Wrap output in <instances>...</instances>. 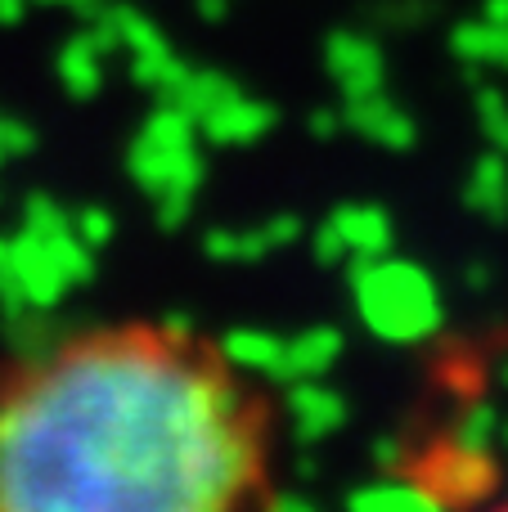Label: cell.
Returning a JSON list of instances; mask_svg holds the SVG:
<instances>
[{
  "mask_svg": "<svg viewBox=\"0 0 508 512\" xmlns=\"http://www.w3.org/2000/svg\"><path fill=\"white\" fill-rule=\"evenodd\" d=\"M257 477L252 396L162 328L63 342L0 396V512H216Z\"/></svg>",
  "mask_w": 508,
  "mask_h": 512,
  "instance_id": "cell-1",
  "label": "cell"
},
{
  "mask_svg": "<svg viewBox=\"0 0 508 512\" xmlns=\"http://www.w3.org/2000/svg\"><path fill=\"white\" fill-rule=\"evenodd\" d=\"M347 279L356 292L360 324L392 346H419L441 328L437 279L419 261L401 256H351Z\"/></svg>",
  "mask_w": 508,
  "mask_h": 512,
  "instance_id": "cell-2",
  "label": "cell"
},
{
  "mask_svg": "<svg viewBox=\"0 0 508 512\" xmlns=\"http://www.w3.org/2000/svg\"><path fill=\"white\" fill-rule=\"evenodd\" d=\"M126 171H131V180L149 198L167 194V189H180V194L198 198V189H203V180H207V162H203V153H198V144L176 149V144L149 140L144 131L135 135V144L126 149Z\"/></svg>",
  "mask_w": 508,
  "mask_h": 512,
  "instance_id": "cell-3",
  "label": "cell"
},
{
  "mask_svg": "<svg viewBox=\"0 0 508 512\" xmlns=\"http://www.w3.org/2000/svg\"><path fill=\"white\" fill-rule=\"evenodd\" d=\"M324 68L342 99H365L387 90V54L369 32H329L324 41Z\"/></svg>",
  "mask_w": 508,
  "mask_h": 512,
  "instance_id": "cell-4",
  "label": "cell"
},
{
  "mask_svg": "<svg viewBox=\"0 0 508 512\" xmlns=\"http://www.w3.org/2000/svg\"><path fill=\"white\" fill-rule=\"evenodd\" d=\"M284 414H288V427H293L297 445H320L324 436H333V432L347 427L351 409H347V396L333 391L329 382L302 378V382H288Z\"/></svg>",
  "mask_w": 508,
  "mask_h": 512,
  "instance_id": "cell-5",
  "label": "cell"
},
{
  "mask_svg": "<svg viewBox=\"0 0 508 512\" xmlns=\"http://www.w3.org/2000/svg\"><path fill=\"white\" fill-rule=\"evenodd\" d=\"M9 261H14L18 297H23L27 306H41V310L63 306L72 283H68V274L59 270V261H54L50 243L27 234V230H18V234H9Z\"/></svg>",
  "mask_w": 508,
  "mask_h": 512,
  "instance_id": "cell-6",
  "label": "cell"
},
{
  "mask_svg": "<svg viewBox=\"0 0 508 512\" xmlns=\"http://www.w3.org/2000/svg\"><path fill=\"white\" fill-rule=\"evenodd\" d=\"M342 113H347V131H356L360 140L378 144V149H387V153H410L414 144H419L414 117L405 113L396 99H387V90L365 95V99H347Z\"/></svg>",
  "mask_w": 508,
  "mask_h": 512,
  "instance_id": "cell-7",
  "label": "cell"
},
{
  "mask_svg": "<svg viewBox=\"0 0 508 512\" xmlns=\"http://www.w3.org/2000/svg\"><path fill=\"white\" fill-rule=\"evenodd\" d=\"M342 351H347L342 328H333V324L302 328L297 337H284V355H279L270 382L288 387V382H302V378H324V373L342 360Z\"/></svg>",
  "mask_w": 508,
  "mask_h": 512,
  "instance_id": "cell-8",
  "label": "cell"
},
{
  "mask_svg": "<svg viewBox=\"0 0 508 512\" xmlns=\"http://www.w3.org/2000/svg\"><path fill=\"white\" fill-rule=\"evenodd\" d=\"M275 122H279L275 104L252 99L239 90V95H230L225 104H216L207 117H198V131L212 144H221V149H239V144H257L266 131H275Z\"/></svg>",
  "mask_w": 508,
  "mask_h": 512,
  "instance_id": "cell-9",
  "label": "cell"
},
{
  "mask_svg": "<svg viewBox=\"0 0 508 512\" xmlns=\"http://www.w3.org/2000/svg\"><path fill=\"white\" fill-rule=\"evenodd\" d=\"M347 508H356V512H432V508H441V499L423 477L410 481V477H401V472H392V477H374V481H365V486H356L347 495Z\"/></svg>",
  "mask_w": 508,
  "mask_h": 512,
  "instance_id": "cell-10",
  "label": "cell"
},
{
  "mask_svg": "<svg viewBox=\"0 0 508 512\" xmlns=\"http://www.w3.org/2000/svg\"><path fill=\"white\" fill-rule=\"evenodd\" d=\"M338 221L342 239H347L351 256H387L392 252V239H396V225L387 216V207L378 203H347L333 212Z\"/></svg>",
  "mask_w": 508,
  "mask_h": 512,
  "instance_id": "cell-11",
  "label": "cell"
},
{
  "mask_svg": "<svg viewBox=\"0 0 508 512\" xmlns=\"http://www.w3.org/2000/svg\"><path fill=\"white\" fill-rule=\"evenodd\" d=\"M450 54L468 68H508V23L491 18H468L450 32Z\"/></svg>",
  "mask_w": 508,
  "mask_h": 512,
  "instance_id": "cell-12",
  "label": "cell"
},
{
  "mask_svg": "<svg viewBox=\"0 0 508 512\" xmlns=\"http://www.w3.org/2000/svg\"><path fill=\"white\" fill-rule=\"evenodd\" d=\"M104 59L108 54L90 41V32H77L63 41L59 59H54V72H59L63 90H68L72 99H90V95H99V86H104Z\"/></svg>",
  "mask_w": 508,
  "mask_h": 512,
  "instance_id": "cell-13",
  "label": "cell"
},
{
  "mask_svg": "<svg viewBox=\"0 0 508 512\" xmlns=\"http://www.w3.org/2000/svg\"><path fill=\"white\" fill-rule=\"evenodd\" d=\"M216 351H221V360L230 364V369L270 378L275 364H279V355H284V337L270 333V328H230Z\"/></svg>",
  "mask_w": 508,
  "mask_h": 512,
  "instance_id": "cell-14",
  "label": "cell"
},
{
  "mask_svg": "<svg viewBox=\"0 0 508 512\" xmlns=\"http://www.w3.org/2000/svg\"><path fill=\"white\" fill-rule=\"evenodd\" d=\"M464 203L486 221H500L508 212V153L491 149L473 162V171L464 180Z\"/></svg>",
  "mask_w": 508,
  "mask_h": 512,
  "instance_id": "cell-15",
  "label": "cell"
},
{
  "mask_svg": "<svg viewBox=\"0 0 508 512\" xmlns=\"http://www.w3.org/2000/svg\"><path fill=\"white\" fill-rule=\"evenodd\" d=\"M230 95H239V81H234L230 72H221V68H189V77L176 86L171 104H180L185 113H194V117H207L216 104H225Z\"/></svg>",
  "mask_w": 508,
  "mask_h": 512,
  "instance_id": "cell-16",
  "label": "cell"
},
{
  "mask_svg": "<svg viewBox=\"0 0 508 512\" xmlns=\"http://www.w3.org/2000/svg\"><path fill=\"white\" fill-rule=\"evenodd\" d=\"M500 414H495V405H486V400H473V405L459 409L455 427H450V445L464 454H495V445H500Z\"/></svg>",
  "mask_w": 508,
  "mask_h": 512,
  "instance_id": "cell-17",
  "label": "cell"
},
{
  "mask_svg": "<svg viewBox=\"0 0 508 512\" xmlns=\"http://www.w3.org/2000/svg\"><path fill=\"white\" fill-rule=\"evenodd\" d=\"M306 225L297 221V216H270V221H257V225H243L239 230V243H243V265L252 261H266L270 252H284L293 248L297 239H302Z\"/></svg>",
  "mask_w": 508,
  "mask_h": 512,
  "instance_id": "cell-18",
  "label": "cell"
},
{
  "mask_svg": "<svg viewBox=\"0 0 508 512\" xmlns=\"http://www.w3.org/2000/svg\"><path fill=\"white\" fill-rule=\"evenodd\" d=\"M189 68L194 63H185L176 50H153V54H131V77H135V86H144V90H153V95H162V99H171L176 95V86L189 77Z\"/></svg>",
  "mask_w": 508,
  "mask_h": 512,
  "instance_id": "cell-19",
  "label": "cell"
},
{
  "mask_svg": "<svg viewBox=\"0 0 508 512\" xmlns=\"http://www.w3.org/2000/svg\"><path fill=\"white\" fill-rule=\"evenodd\" d=\"M108 14V23H113V32H117V41H122V50H131V54H153V50H167V32H162L158 23H153L144 9H135V5H108L104 9Z\"/></svg>",
  "mask_w": 508,
  "mask_h": 512,
  "instance_id": "cell-20",
  "label": "cell"
},
{
  "mask_svg": "<svg viewBox=\"0 0 508 512\" xmlns=\"http://www.w3.org/2000/svg\"><path fill=\"white\" fill-rule=\"evenodd\" d=\"M473 113H477V131L486 135L491 149L508 153V95L500 86H477L473 90Z\"/></svg>",
  "mask_w": 508,
  "mask_h": 512,
  "instance_id": "cell-21",
  "label": "cell"
},
{
  "mask_svg": "<svg viewBox=\"0 0 508 512\" xmlns=\"http://www.w3.org/2000/svg\"><path fill=\"white\" fill-rule=\"evenodd\" d=\"M68 225H72V212L54 203L50 194H32L23 203V230L36 234V239H50V234L68 230Z\"/></svg>",
  "mask_w": 508,
  "mask_h": 512,
  "instance_id": "cell-22",
  "label": "cell"
},
{
  "mask_svg": "<svg viewBox=\"0 0 508 512\" xmlns=\"http://www.w3.org/2000/svg\"><path fill=\"white\" fill-rule=\"evenodd\" d=\"M432 9H437L432 0H383V5H374V18L392 32H410V27L428 23Z\"/></svg>",
  "mask_w": 508,
  "mask_h": 512,
  "instance_id": "cell-23",
  "label": "cell"
},
{
  "mask_svg": "<svg viewBox=\"0 0 508 512\" xmlns=\"http://www.w3.org/2000/svg\"><path fill=\"white\" fill-rule=\"evenodd\" d=\"M72 230H77L81 239L99 252V248H108V243H113L117 225H113V212H108V207L90 203V207H77V212H72Z\"/></svg>",
  "mask_w": 508,
  "mask_h": 512,
  "instance_id": "cell-24",
  "label": "cell"
},
{
  "mask_svg": "<svg viewBox=\"0 0 508 512\" xmlns=\"http://www.w3.org/2000/svg\"><path fill=\"white\" fill-rule=\"evenodd\" d=\"M189 212H194V194H180V189H167V194L153 198V225H158L162 234L185 230Z\"/></svg>",
  "mask_w": 508,
  "mask_h": 512,
  "instance_id": "cell-25",
  "label": "cell"
},
{
  "mask_svg": "<svg viewBox=\"0 0 508 512\" xmlns=\"http://www.w3.org/2000/svg\"><path fill=\"white\" fill-rule=\"evenodd\" d=\"M203 256L216 265H243L239 230H234V225H212V230L203 234Z\"/></svg>",
  "mask_w": 508,
  "mask_h": 512,
  "instance_id": "cell-26",
  "label": "cell"
},
{
  "mask_svg": "<svg viewBox=\"0 0 508 512\" xmlns=\"http://www.w3.org/2000/svg\"><path fill=\"white\" fill-rule=\"evenodd\" d=\"M311 248H315V261L329 265V270H338V265L351 261V248H347V239H342V230H338V221H333V216L320 225V230H315Z\"/></svg>",
  "mask_w": 508,
  "mask_h": 512,
  "instance_id": "cell-27",
  "label": "cell"
},
{
  "mask_svg": "<svg viewBox=\"0 0 508 512\" xmlns=\"http://www.w3.org/2000/svg\"><path fill=\"white\" fill-rule=\"evenodd\" d=\"M342 126H347V113H342V108H315V113L306 117V131H311L315 140H333Z\"/></svg>",
  "mask_w": 508,
  "mask_h": 512,
  "instance_id": "cell-28",
  "label": "cell"
},
{
  "mask_svg": "<svg viewBox=\"0 0 508 512\" xmlns=\"http://www.w3.org/2000/svg\"><path fill=\"white\" fill-rule=\"evenodd\" d=\"M369 459H374L383 472H401L405 450H401V441H396V436H378V441L369 445Z\"/></svg>",
  "mask_w": 508,
  "mask_h": 512,
  "instance_id": "cell-29",
  "label": "cell"
},
{
  "mask_svg": "<svg viewBox=\"0 0 508 512\" xmlns=\"http://www.w3.org/2000/svg\"><path fill=\"white\" fill-rule=\"evenodd\" d=\"M266 508H275V512H315V499L306 495V490H275V495H266Z\"/></svg>",
  "mask_w": 508,
  "mask_h": 512,
  "instance_id": "cell-30",
  "label": "cell"
},
{
  "mask_svg": "<svg viewBox=\"0 0 508 512\" xmlns=\"http://www.w3.org/2000/svg\"><path fill=\"white\" fill-rule=\"evenodd\" d=\"M162 337L176 346H194V319L189 315H167L162 319Z\"/></svg>",
  "mask_w": 508,
  "mask_h": 512,
  "instance_id": "cell-31",
  "label": "cell"
},
{
  "mask_svg": "<svg viewBox=\"0 0 508 512\" xmlns=\"http://www.w3.org/2000/svg\"><path fill=\"white\" fill-rule=\"evenodd\" d=\"M198 18L203 23H225V14H230V0H194Z\"/></svg>",
  "mask_w": 508,
  "mask_h": 512,
  "instance_id": "cell-32",
  "label": "cell"
},
{
  "mask_svg": "<svg viewBox=\"0 0 508 512\" xmlns=\"http://www.w3.org/2000/svg\"><path fill=\"white\" fill-rule=\"evenodd\" d=\"M27 9H32V0H0V27H14L27 18Z\"/></svg>",
  "mask_w": 508,
  "mask_h": 512,
  "instance_id": "cell-33",
  "label": "cell"
},
{
  "mask_svg": "<svg viewBox=\"0 0 508 512\" xmlns=\"http://www.w3.org/2000/svg\"><path fill=\"white\" fill-rule=\"evenodd\" d=\"M59 9H72V14H81V18H95L108 9V0H59Z\"/></svg>",
  "mask_w": 508,
  "mask_h": 512,
  "instance_id": "cell-34",
  "label": "cell"
},
{
  "mask_svg": "<svg viewBox=\"0 0 508 512\" xmlns=\"http://www.w3.org/2000/svg\"><path fill=\"white\" fill-rule=\"evenodd\" d=\"M464 279H468V288H477V292H482V288H491V279H495V274H491V265H486V261H473V265H468V274H464Z\"/></svg>",
  "mask_w": 508,
  "mask_h": 512,
  "instance_id": "cell-35",
  "label": "cell"
},
{
  "mask_svg": "<svg viewBox=\"0 0 508 512\" xmlns=\"http://www.w3.org/2000/svg\"><path fill=\"white\" fill-rule=\"evenodd\" d=\"M482 18H491V23H508V0H482Z\"/></svg>",
  "mask_w": 508,
  "mask_h": 512,
  "instance_id": "cell-36",
  "label": "cell"
},
{
  "mask_svg": "<svg viewBox=\"0 0 508 512\" xmlns=\"http://www.w3.org/2000/svg\"><path fill=\"white\" fill-rule=\"evenodd\" d=\"M293 477H297V481H315V477H320V463L306 459V454H302V459L293 463Z\"/></svg>",
  "mask_w": 508,
  "mask_h": 512,
  "instance_id": "cell-37",
  "label": "cell"
},
{
  "mask_svg": "<svg viewBox=\"0 0 508 512\" xmlns=\"http://www.w3.org/2000/svg\"><path fill=\"white\" fill-rule=\"evenodd\" d=\"M500 450H504V459H508V423L500 427Z\"/></svg>",
  "mask_w": 508,
  "mask_h": 512,
  "instance_id": "cell-38",
  "label": "cell"
},
{
  "mask_svg": "<svg viewBox=\"0 0 508 512\" xmlns=\"http://www.w3.org/2000/svg\"><path fill=\"white\" fill-rule=\"evenodd\" d=\"M500 382L508 387V351H504V360H500Z\"/></svg>",
  "mask_w": 508,
  "mask_h": 512,
  "instance_id": "cell-39",
  "label": "cell"
}]
</instances>
